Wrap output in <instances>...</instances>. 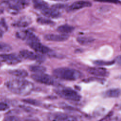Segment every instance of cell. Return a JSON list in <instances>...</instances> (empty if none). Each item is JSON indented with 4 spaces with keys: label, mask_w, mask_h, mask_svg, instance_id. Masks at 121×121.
Here are the masks:
<instances>
[{
    "label": "cell",
    "mask_w": 121,
    "mask_h": 121,
    "mask_svg": "<svg viewBox=\"0 0 121 121\" xmlns=\"http://www.w3.org/2000/svg\"><path fill=\"white\" fill-rule=\"evenodd\" d=\"M120 38L121 39V35H120Z\"/></svg>",
    "instance_id": "obj_31"
},
{
    "label": "cell",
    "mask_w": 121,
    "mask_h": 121,
    "mask_svg": "<svg viewBox=\"0 0 121 121\" xmlns=\"http://www.w3.org/2000/svg\"><path fill=\"white\" fill-rule=\"evenodd\" d=\"M92 4L90 2L86 0H78L74 2L68 8V10L69 11H73L79 9L86 7H91Z\"/></svg>",
    "instance_id": "obj_10"
},
{
    "label": "cell",
    "mask_w": 121,
    "mask_h": 121,
    "mask_svg": "<svg viewBox=\"0 0 121 121\" xmlns=\"http://www.w3.org/2000/svg\"><path fill=\"white\" fill-rule=\"evenodd\" d=\"M98 2H107L114 4H119L121 3V1L119 0H95Z\"/></svg>",
    "instance_id": "obj_25"
},
{
    "label": "cell",
    "mask_w": 121,
    "mask_h": 121,
    "mask_svg": "<svg viewBox=\"0 0 121 121\" xmlns=\"http://www.w3.org/2000/svg\"><path fill=\"white\" fill-rule=\"evenodd\" d=\"M94 39L91 37L86 36H79L77 38V42L81 44H88L94 41Z\"/></svg>",
    "instance_id": "obj_19"
},
{
    "label": "cell",
    "mask_w": 121,
    "mask_h": 121,
    "mask_svg": "<svg viewBox=\"0 0 121 121\" xmlns=\"http://www.w3.org/2000/svg\"><path fill=\"white\" fill-rule=\"evenodd\" d=\"M11 49V47L9 44L0 43V52H7Z\"/></svg>",
    "instance_id": "obj_22"
},
{
    "label": "cell",
    "mask_w": 121,
    "mask_h": 121,
    "mask_svg": "<svg viewBox=\"0 0 121 121\" xmlns=\"http://www.w3.org/2000/svg\"><path fill=\"white\" fill-rule=\"evenodd\" d=\"M23 121H38L37 120H35V119H26L24 120Z\"/></svg>",
    "instance_id": "obj_29"
},
{
    "label": "cell",
    "mask_w": 121,
    "mask_h": 121,
    "mask_svg": "<svg viewBox=\"0 0 121 121\" xmlns=\"http://www.w3.org/2000/svg\"><path fill=\"white\" fill-rule=\"evenodd\" d=\"M25 101V102L28 103V104H34V105H37L38 104V102H36L35 100H31V99H27V100H24Z\"/></svg>",
    "instance_id": "obj_27"
},
{
    "label": "cell",
    "mask_w": 121,
    "mask_h": 121,
    "mask_svg": "<svg viewBox=\"0 0 121 121\" xmlns=\"http://www.w3.org/2000/svg\"><path fill=\"white\" fill-rule=\"evenodd\" d=\"M1 60L9 65H15L21 61V58L15 53H3L0 54Z\"/></svg>",
    "instance_id": "obj_6"
},
{
    "label": "cell",
    "mask_w": 121,
    "mask_h": 121,
    "mask_svg": "<svg viewBox=\"0 0 121 121\" xmlns=\"http://www.w3.org/2000/svg\"><path fill=\"white\" fill-rule=\"evenodd\" d=\"M74 30V27L69 25H62L57 27V30L62 34H66L71 33Z\"/></svg>",
    "instance_id": "obj_15"
},
{
    "label": "cell",
    "mask_w": 121,
    "mask_h": 121,
    "mask_svg": "<svg viewBox=\"0 0 121 121\" xmlns=\"http://www.w3.org/2000/svg\"></svg>",
    "instance_id": "obj_33"
},
{
    "label": "cell",
    "mask_w": 121,
    "mask_h": 121,
    "mask_svg": "<svg viewBox=\"0 0 121 121\" xmlns=\"http://www.w3.org/2000/svg\"><path fill=\"white\" fill-rule=\"evenodd\" d=\"M9 73L19 78H24L28 76V73L24 69H14L9 71Z\"/></svg>",
    "instance_id": "obj_16"
},
{
    "label": "cell",
    "mask_w": 121,
    "mask_h": 121,
    "mask_svg": "<svg viewBox=\"0 0 121 121\" xmlns=\"http://www.w3.org/2000/svg\"></svg>",
    "instance_id": "obj_35"
},
{
    "label": "cell",
    "mask_w": 121,
    "mask_h": 121,
    "mask_svg": "<svg viewBox=\"0 0 121 121\" xmlns=\"http://www.w3.org/2000/svg\"><path fill=\"white\" fill-rule=\"evenodd\" d=\"M41 11L44 16L48 17L56 18L59 17L61 15L59 10L53 8H49V7H47Z\"/></svg>",
    "instance_id": "obj_13"
},
{
    "label": "cell",
    "mask_w": 121,
    "mask_h": 121,
    "mask_svg": "<svg viewBox=\"0 0 121 121\" xmlns=\"http://www.w3.org/2000/svg\"><path fill=\"white\" fill-rule=\"evenodd\" d=\"M31 78L36 82L46 85H53L55 83L53 77L44 73L34 74L31 75Z\"/></svg>",
    "instance_id": "obj_4"
},
{
    "label": "cell",
    "mask_w": 121,
    "mask_h": 121,
    "mask_svg": "<svg viewBox=\"0 0 121 121\" xmlns=\"http://www.w3.org/2000/svg\"><path fill=\"white\" fill-rule=\"evenodd\" d=\"M45 40L54 42H62L67 40L69 36L66 34H50L45 35L44 36Z\"/></svg>",
    "instance_id": "obj_12"
},
{
    "label": "cell",
    "mask_w": 121,
    "mask_h": 121,
    "mask_svg": "<svg viewBox=\"0 0 121 121\" xmlns=\"http://www.w3.org/2000/svg\"><path fill=\"white\" fill-rule=\"evenodd\" d=\"M1 63H0V67L1 66Z\"/></svg>",
    "instance_id": "obj_32"
},
{
    "label": "cell",
    "mask_w": 121,
    "mask_h": 121,
    "mask_svg": "<svg viewBox=\"0 0 121 121\" xmlns=\"http://www.w3.org/2000/svg\"><path fill=\"white\" fill-rule=\"evenodd\" d=\"M54 1H67L68 0H52Z\"/></svg>",
    "instance_id": "obj_30"
},
{
    "label": "cell",
    "mask_w": 121,
    "mask_h": 121,
    "mask_svg": "<svg viewBox=\"0 0 121 121\" xmlns=\"http://www.w3.org/2000/svg\"><path fill=\"white\" fill-rule=\"evenodd\" d=\"M37 22L41 24H46V25H51L53 23L51 20L43 18V17H39L37 20Z\"/></svg>",
    "instance_id": "obj_21"
},
{
    "label": "cell",
    "mask_w": 121,
    "mask_h": 121,
    "mask_svg": "<svg viewBox=\"0 0 121 121\" xmlns=\"http://www.w3.org/2000/svg\"><path fill=\"white\" fill-rule=\"evenodd\" d=\"M30 21L29 20H27L26 18H22L13 24V26L17 27H24L27 26L30 24Z\"/></svg>",
    "instance_id": "obj_20"
},
{
    "label": "cell",
    "mask_w": 121,
    "mask_h": 121,
    "mask_svg": "<svg viewBox=\"0 0 121 121\" xmlns=\"http://www.w3.org/2000/svg\"><path fill=\"white\" fill-rule=\"evenodd\" d=\"M3 121H20V120L16 116L9 115L5 117Z\"/></svg>",
    "instance_id": "obj_24"
},
{
    "label": "cell",
    "mask_w": 121,
    "mask_h": 121,
    "mask_svg": "<svg viewBox=\"0 0 121 121\" xmlns=\"http://www.w3.org/2000/svg\"><path fill=\"white\" fill-rule=\"evenodd\" d=\"M53 74L57 78L69 81L77 80L82 76V73L78 70L65 67L55 69L53 71Z\"/></svg>",
    "instance_id": "obj_2"
},
{
    "label": "cell",
    "mask_w": 121,
    "mask_h": 121,
    "mask_svg": "<svg viewBox=\"0 0 121 121\" xmlns=\"http://www.w3.org/2000/svg\"><path fill=\"white\" fill-rule=\"evenodd\" d=\"M87 71L90 74L96 77H105L109 75V72L107 69L102 67L89 68Z\"/></svg>",
    "instance_id": "obj_11"
},
{
    "label": "cell",
    "mask_w": 121,
    "mask_h": 121,
    "mask_svg": "<svg viewBox=\"0 0 121 121\" xmlns=\"http://www.w3.org/2000/svg\"><path fill=\"white\" fill-rule=\"evenodd\" d=\"M116 61L119 64H121V56H118L116 59H115Z\"/></svg>",
    "instance_id": "obj_28"
},
{
    "label": "cell",
    "mask_w": 121,
    "mask_h": 121,
    "mask_svg": "<svg viewBox=\"0 0 121 121\" xmlns=\"http://www.w3.org/2000/svg\"><path fill=\"white\" fill-rule=\"evenodd\" d=\"M29 69L35 74L44 73L46 71V68L41 65H31L29 67Z\"/></svg>",
    "instance_id": "obj_18"
},
{
    "label": "cell",
    "mask_w": 121,
    "mask_h": 121,
    "mask_svg": "<svg viewBox=\"0 0 121 121\" xmlns=\"http://www.w3.org/2000/svg\"><path fill=\"white\" fill-rule=\"evenodd\" d=\"M20 56L24 59L42 62L44 60V57L40 54H37L26 50H22L20 52Z\"/></svg>",
    "instance_id": "obj_7"
},
{
    "label": "cell",
    "mask_w": 121,
    "mask_h": 121,
    "mask_svg": "<svg viewBox=\"0 0 121 121\" xmlns=\"http://www.w3.org/2000/svg\"><path fill=\"white\" fill-rule=\"evenodd\" d=\"M114 63V61H105L102 60H96L94 62V63L97 65L103 66V65H112Z\"/></svg>",
    "instance_id": "obj_23"
},
{
    "label": "cell",
    "mask_w": 121,
    "mask_h": 121,
    "mask_svg": "<svg viewBox=\"0 0 121 121\" xmlns=\"http://www.w3.org/2000/svg\"><path fill=\"white\" fill-rule=\"evenodd\" d=\"M27 43L32 49L39 53L45 54L49 53L50 52V49L40 43L39 41L27 42Z\"/></svg>",
    "instance_id": "obj_8"
},
{
    "label": "cell",
    "mask_w": 121,
    "mask_h": 121,
    "mask_svg": "<svg viewBox=\"0 0 121 121\" xmlns=\"http://www.w3.org/2000/svg\"><path fill=\"white\" fill-rule=\"evenodd\" d=\"M104 96L105 97L116 98L121 95V89L120 88H112L108 89L104 93Z\"/></svg>",
    "instance_id": "obj_14"
},
{
    "label": "cell",
    "mask_w": 121,
    "mask_h": 121,
    "mask_svg": "<svg viewBox=\"0 0 121 121\" xmlns=\"http://www.w3.org/2000/svg\"><path fill=\"white\" fill-rule=\"evenodd\" d=\"M6 86L12 93L21 96L29 95L34 88L32 82L21 78L9 80L6 83Z\"/></svg>",
    "instance_id": "obj_1"
},
{
    "label": "cell",
    "mask_w": 121,
    "mask_h": 121,
    "mask_svg": "<svg viewBox=\"0 0 121 121\" xmlns=\"http://www.w3.org/2000/svg\"></svg>",
    "instance_id": "obj_34"
},
{
    "label": "cell",
    "mask_w": 121,
    "mask_h": 121,
    "mask_svg": "<svg viewBox=\"0 0 121 121\" xmlns=\"http://www.w3.org/2000/svg\"><path fill=\"white\" fill-rule=\"evenodd\" d=\"M9 108V105L4 102H0V111H5Z\"/></svg>",
    "instance_id": "obj_26"
},
{
    "label": "cell",
    "mask_w": 121,
    "mask_h": 121,
    "mask_svg": "<svg viewBox=\"0 0 121 121\" xmlns=\"http://www.w3.org/2000/svg\"><path fill=\"white\" fill-rule=\"evenodd\" d=\"M17 36L20 39L26 40L27 42L39 41L38 37L33 33L27 30H24L18 32Z\"/></svg>",
    "instance_id": "obj_9"
},
{
    "label": "cell",
    "mask_w": 121,
    "mask_h": 121,
    "mask_svg": "<svg viewBox=\"0 0 121 121\" xmlns=\"http://www.w3.org/2000/svg\"><path fill=\"white\" fill-rule=\"evenodd\" d=\"M34 6L37 9L42 10L48 7V4L43 0H33Z\"/></svg>",
    "instance_id": "obj_17"
},
{
    "label": "cell",
    "mask_w": 121,
    "mask_h": 121,
    "mask_svg": "<svg viewBox=\"0 0 121 121\" xmlns=\"http://www.w3.org/2000/svg\"><path fill=\"white\" fill-rule=\"evenodd\" d=\"M50 121H77V118L72 115L61 113H51L48 115Z\"/></svg>",
    "instance_id": "obj_5"
},
{
    "label": "cell",
    "mask_w": 121,
    "mask_h": 121,
    "mask_svg": "<svg viewBox=\"0 0 121 121\" xmlns=\"http://www.w3.org/2000/svg\"><path fill=\"white\" fill-rule=\"evenodd\" d=\"M55 92L61 97L66 100L72 101H79L81 100L79 94L70 88H58L55 89Z\"/></svg>",
    "instance_id": "obj_3"
}]
</instances>
